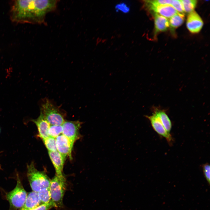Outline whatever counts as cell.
<instances>
[{
	"label": "cell",
	"instance_id": "4",
	"mask_svg": "<svg viewBox=\"0 0 210 210\" xmlns=\"http://www.w3.org/2000/svg\"><path fill=\"white\" fill-rule=\"evenodd\" d=\"M17 184L15 188L7 193L6 198L10 204L9 210H17L24 205L27 198V194L24 189L19 178L17 175Z\"/></svg>",
	"mask_w": 210,
	"mask_h": 210
},
{
	"label": "cell",
	"instance_id": "19",
	"mask_svg": "<svg viewBox=\"0 0 210 210\" xmlns=\"http://www.w3.org/2000/svg\"><path fill=\"white\" fill-rule=\"evenodd\" d=\"M63 127L62 125H50L48 130L49 136L56 138L62 133Z\"/></svg>",
	"mask_w": 210,
	"mask_h": 210
},
{
	"label": "cell",
	"instance_id": "18",
	"mask_svg": "<svg viewBox=\"0 0 210 210\" xmlns=\"http://www.w3.org/2000/svg\"><path fill=\"white\" fill-rule=\"evenodd\" d=\"M181 1L184 12L189 13L193 11L197 2L196 0H181Z\"/></svg>",
	"mask_w": 210,
	"mask_h": 210
},
{
	"label": "cell",
	"instance_id": "5",
	"mask_svg": "<svg viewBox=\"0 0 210 210\" xmlns=\"http://www.w3.org/2000/svg\"><path fill=\"white\" fill-rule=\"evenodd\" d=\"M12 18L16 21L32 22V0L16 1L12 8Z\"/></svg>",
	"mask_w": 210,
	"mask_h": 210
},
{
	"label": "cell",
	"instance_id": "6",
	"mask_svg": "<svg viewBox=\"0 0 210 210\" xmlns=\"http://www.w3.org/2000/svg\"><path fill=\"white\" fill-rule=\"evenodd\" d=\"M82 123L79 121H65L62 125V134L69 140L72 149L74 142L80 138Z\"/></svg>",
	"mask_w": 210,
	"mask_h": 210
},
{
	"label": "cell",
	"instance_id": "16",
	"mask_svg": "<svg viewBox=\"0 0 210 210\" xmlns=\"http://www.w3.org/2000/svg\"><path fill=\"white\" fill-rule=\"evenodd\" d=\"M184 15L183 13L178 12L172 17L169 19V26L172 28H176L183 22Z\"/></svg>",
	"mask_w": 210,
	"mask_h": 210
},
{
	"label": "cell",
	"instance_id": "2",
	"mask_svg": "<svg viewBox=\"0 0 210 210\" xmlns=\"http://www.w3.org/2000/svg\"><path fill=\"white\" fill-rule=\"evenodd\" d=\"M40 113L50 125H62L65 121V112L48 99L42 104Z\"/></svg>",
	"mask_w": 210,
	"mask_h": 210
},
{
	"label": "cell",
	"instance_id": "15",
	"mask_svg": "<svg viewBox=\"0 0 210 210\" xmlns=\"http://www.w3.org/2000/svg\"><path fill=\"white\" fill-rule=\"evenodd\" d=\"M153 112L158 117L167 132L170 134L172 123L166 112L163 110H159L156 108L154 109Z\"/></svg>",
	"mask_w": 210,
	"mask_h": 210
},
{
	"label": "cell",
	"instance_id": "14",
	"mask_svg": "<svg viewBox=\"0 0 210 210\" xmlns=\"http://www.w3.org/2000/svg\"><path fill=\"white\" fill-rule=\"evenodd\" d=\"M155 28L156 33L167 30L169 27V21L167 18L159 14H154Z\"/></svg>",
	"mask_w": 210,
	"mask_h": 210
},
{
	"label": "cell",
	"instance_id": "12",
	"mask_svg": "<svg viewBox=\"0 0 210 210\" xmlns=\"http://www.w3.org/2000/svg\"><path fill=\"white\" fill-rule=\"evenodd\" d=\"M41 204L42 203L39 198L38 192L33 191L27 194L24 205L18 210H31Z\"/></svg>",
	"mask_w": 210,
	"mask_h": 210
},
{
	"label": "cell",
	"instance_id": "11",
	"mask_svg": "<svg viewBox=\"0 0 210 210\" xmlns=\"http://www.w3.org/2000/svg\"><path fill=\"white\" fill-rule=\"evenodd\" d=\"M48 153L55 169L56 175L58 176H63V170L65 160L57 151L55 152L48 151Z\"/></svg>",
	"mask_w": 210,
	"mask_h": 210
},
{
	"label": "cell",
	"instance_id": "21",
	"mask_svg": "<svg viewBox=\"0 0 210 210\" xmlns=\"http://www.w3.org/2000/svg\"><path fill=\"white\" fill-rule=\"evenodd\" d=\"M171 5L178 13H182L184 12L183 6L181 0H173Z\"/></svg>",
	"mask_w": 210,
	"mask_h": 210
},
{
	"label": "cell",
	"instance_id": "25",
	"mask_svg": "<svg viewBox=\"0 0 210 210\" xmlns=\"http://www.w3.org/2000/svg\"></svg>",
	"mask_w": 210,
	"mask_h": 210
},
{
	"label": "cell",
	"instance_id": "24",
	"mask_svg": "<svg viewBox=\"0 0 210 210\" xmlns=\"http://www.w3.org/2000/svg\"><path fill=\"white\" fill-rule=\"evenodd\" d=\"M55 207L54 205L52 202L48 204H42L31 210H48L51 208Z\"/></svg>",
	"mask_w": 210,
	"mask_h": 210
},
{
	"label": "cell",
	"instance_id": "9",
	"mask_svg": "<svg viewBox=\"0 0 210 210\" xmlns=\"http://www.w3.org/2000/svg\"><path fill=\"white\" fill-rule=\"evenodd\" d=\"M203 25L202 20L196 12L193 11L189 13L187 18L186 26L190 32L193 33L199 32Z\"/></svg>",
	"mask_w": 210,
	"mask_h": 210
},
{
	"label": "cell",
	"instance_id": "20",
	"mask_svg": "<svg viewBox=\"0 0 210 210\" xmlns=\"http://www.w3.org/2000/svg\"><path fill=\"white\" fill-rule=\"evenodd\" d=\"M42 140L48 151L55 152L57 151L55 138L49 136Z\"/></svg>",
	"mask_w": 210,
	"mask_h": 210
},
{
	"label": "cell",
	"instance_id": "13",
	"mask_svg": "<svg viewBox=\"0 0 210 210\" xmlns=\"http://www.w3.org/2000/svg\"><path fill=\"white\" fill-rule=\"evenodd\" d=\"M149 5L150 9L155 13L166 18H171L178 12L171 5Z\"/></svg>",
	"mask_w": 210,
	"mask_h": 210
},
{
	"label": "cell",
	"instance_id": "17",
	"mask_svg": "<svg viewBox=\"0 0 210 210\" xmlns=\"http://www.w3.org/2000/svg\"><path fill=\"white\" fill-rule=\"evenodd\" d=\"M39 198L42 204H48L52 202L49 188H44L38 192Z\"/></svg>",
	"mask_w": 210,
	"mask_h": 210
},
{
	"label": "cell",
	"instance_id": "1",
	"mask_svg": "<svg viewBox=\"0 0 210 210\" xmlns=\"http://www.w3.org/2000/svg\"><path fill=\"white\" fill-rule=\"evenodd\" d=\"M27 176L33 191L38 192L41 190L49 188L51 180L44 172L38 170L33 162L27 164Z\"/></svg>",
	"mask_w": 210,
	"mask_h": 210
},
{
	"label": "cell",
	"instance_id": "23",
	"mask_svg": "<svg viewBox=\"0 0 210 210\" xmlns=\"http://www.w3.org/2000/svg\"><path fill=\"white\" fill-rule=\"evenodd\" d=\"M204 175L208 184H210V165L208 163L204 164L202 166Z\"/></svg>",
	"mask_w": 210,
	"mask_h": 210
},
{
	"label": "cell",
	"instance_id": "7",
	"mask_svg": "<svg viewBox=\"0 0 210 210\" xmlns=\"http://www.w3.org/2000/svg\"><path fill=\"white\" fill-rule=\"evenodd\" d=\"M150 122L154 130L159 135L164 138L169 143H171L173 139L170 134L166 130L156 115L153 113L151 116H145Z\"/></svg>",
	"mask_w": 210,
	"mask_h": 210
},
{
	"label": "cell",
	"instance_id": "8",
	"mask_svg": "<svg viewBox=\"0 0 210 210\" xmlns=\"http://www.w3.org/2000/svg\"><path fill=\"white\" fill-rule=\"evenodd\" d=\"M55 139L57 151L65 160L67 156L71 160L72 149L68 139L62 134L56 137Z\"/></svg>",
	"mask_w": 210,
	"mask_h": 210
},
{
	"label": "cell",
	"instance_id": "10",
	"mask_svg": "<svg viewBox=\"0 0 210 210\" xmlns=\"http://www.w3.org/2000/svg\"><path fill=\"white\" fill-rule=\"evenodd\" d=\"M32 121L36 125L38 132V136L42 140L48 137V130L50 126V124L44 118L40 113L39 117Z\"/></svg>",
	"mask_w": 210,
	"mask_h": 210
},
{
	"label": "cell",
	"instance_id": "22",
	"mask_svg": "<svg viewBox=\"0 0 210 210\" xmlns=\"http://www.w3.org/2000/svg\"><path fill=\"white\" fill-rule=\"evenodd\" d=\"M115 9L117 11H120L124 13H128L130 10L129 7L124 2H122L116 5Z\"/></svg>",
	"mask_w": 210,
	"mask_h": 210
},
{
	"label": "cell",
	"instance_id": "3",
	"mask_svg": "<svg viewBox=\"0 0 210 210\" xmlns=\"http://www.w3.org/2000/svg\"><path fill=\"white\" fill-rule=\"evenodd\" d=\"M66 181L64 175H55L51 180L49 187L51 198L55 207L60 209L63 206V200L66 188Z\"/></svg>",
	"mask_w": 210,
	"mask_h": 210
}]
</instances>
